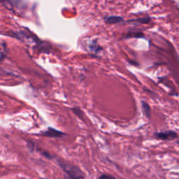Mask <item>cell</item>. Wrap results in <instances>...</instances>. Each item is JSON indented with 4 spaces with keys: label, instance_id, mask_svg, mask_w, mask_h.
I'll use <instances>...</instances> for the list:
<instances>
[{
    "label": "cell",
    "instance_id": "cell-1",
    "mask_svg": "<svg viewBox=\"0 0 179 179\" xmlns=\"http://www.w3.org/2000/svg\"><path fill=\"white\" fill-rule=\"evenodd\" d=\"M56 162L69 179H85V173L78 166L72 165L61 158H57Z\"/></svg>",
    "mask_w": 179,
    "mask_h": 179
},
{
    "label": "cell",
    "instance_id": "cell-2",
    "mask_svg": "<svg viewBox=\"0 0 179 179\" xmlns=\"http://www.w3.org/2000/svg\"><path fill=\"white\" fill-rule=\"evenodd\" d=\"M154 137L158 140L170 141V140L176 139L178 137V134L173 130H167L165 132H155L154 134Z\"/></svg>",
    "mask_w": 179,
    "mask_h": 179
},
{
    "label": "cell",
    "instance_id": "cell-3",
    "mask_svg": "<svg viewBox=\"0 0 179 179\" xmlns=\"http://www.w3.org/2000/svg\"><path fill=\"white\" fill-rule=\"evenodd\" d=\"M40 135L49 138H62L66 135V134L64 133L63 132L59 131L58 130H56L55 128L49 127L47 128V130L42 132L40 134Z\"/></svg>",
    "mask_w": 179,
    "mask_h": 179
},
{
    "label": "cell",
    "instance_id": "cell-4",
    "mask_svg": "<svg viewBox=\"0 0 179 179\" xmlns=\"http://www.w3.org/2000/svg\"><path fill=\"white\" fill-rule=\"evenodd\" d=\"M104 22L106 24L109 25H115V24L121 23L124 21L122 17L117 16H106L104 18Z\"/></svg>",
    "mask_w": 179,
    "mask_h": 179
},
{
    "label": "cell",
    "instance_id": "cell-5",
    "mask_svg": "<svg viewBox=\"0 0 179 179\" xmlns=\"http://www.w3.org/2000/svg\"><path fill=\"white\" fill-rule=\"evenodd\" d=\"M141 109H142L143 115L147 118L150 119L151 117V108L145 101H141Z\"/></svg>",
    "mask_w": 179,
    "mask_h": 179
},
{
    "label": "cell",
    "instance_id": "cell-6",
    "mask_svg": "<svg viewBox=\"0 0 179 179\" xmlns=\"http://www.w3.org/2000/svg\"><path fill=\"white\" fill-rule=\"evenodd\" d=\"M88 47L91 52L95 53H100L102 50V48L100 46V44H97V41H91L88 45Z\"/></svg>",
    "mask_w": 179,
    "mask_h": 179
},
{
    "label": "cell",
    "instance_id": "cell-7",
    "mask_svg": "<svg viewBox=\"0 0 179 179\" xmlns=\"http://www.w3.org/2000/svg\"><path fill=\"white\" fill-rule=\"evenodd\" d=\"M144 37L143 34L141 32H137V31H131L129 32L127 34L125 38L126 39H130V38H143Z\"/></svg>",
    "mask_w": 179,
    "mask_h": 179
},
{
    "label": "cell",
    "instance_id": "cell-8",
    "mask_svg": "<svg viewBox=\"0 0 179 179\" xmlns=\"http://www.w3.org/2000/svg\"><path fill=\"white\" fill-rule=\"evenodd\" d=\"M35 151H37V152L39 153V154H41L42 155H43L44 157V158H46V159H48V160H53L55 159V157L52 155L51 154L47 152L46 150H43V149H42L41 148H39L38 146L36 147V149H35Z\"/></svg>",
    "mask_w": 179,
    "mask_h": 179
},
{
    "label": "cell",
    "instance_id": "cell-9",
    "mask_svg": "<svg viewBox=\"0 0 179 179\" xmlns=\"http://www.w3.org/2000/svg\"><path fill=\"white\" fill-rule=\"evenodd\" d=\"M151 21L150 18L149 17H143V18H137V19H132L128 20L129 22H137V23L139 24H148L150 23V22Z\"/></svg>",
    "mask_w": 179,
    "mask_h": 179
},
{
    "label": "cell",
    "instance_id": "cell-10",
    "mask_svg": "<svg viewBox=\"0 0 179 179\" xmlns=\"http://www.w3.org/2000/svg\"><path fill=\"white\" fill-rule=\"evenodd\" d=\"M72 111L77 116L78 118L84 121V113L82 110L79 107H73L71 109Z\"/></svg>",
    "mask_w": 179,
    "mask_h": 179
},
{
    "label": "cell",
    "instance_id": "cell-11",
    "mask_svg": "<svg viewBox=\"0 0 179 179\" xmlns=\"http://www.w3.org/2000/svg\"><path fill=\"white\" fill-rule=\"evenodd\" d=\"M26 142H27V146L28 150L30 151L31 153L35 151V149H36V147H37L36 143H35L32 141H30V140L26 141Z\"/></svg>",
    "mask_w": 179,
    "mask_h": 179
},
{
    "label": "cell",
    "instance_id": "cell-12",
    "mask_svg": "<svg viewBox=\"0 0 179 179\" xmlns=\"http://www.w3.org/2000/svg\"><path fill=\"white\" fill-rule=\"evenodd\" d=\"M99 179H117L115 177L112 176L111 174H108V173H102L101 174Z\"/></svg>",
    "mask_w": 179,
    "mask_h": 179
}]
</instances>
